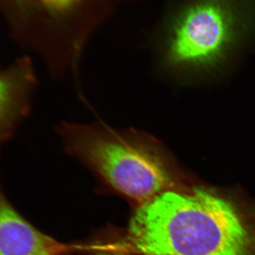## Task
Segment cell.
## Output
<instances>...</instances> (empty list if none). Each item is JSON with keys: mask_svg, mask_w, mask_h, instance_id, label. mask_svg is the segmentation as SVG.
Instances as JSON below:
<instances>
[{"mask_svg": "<svg viewBox=\"0 0 255 255\" xmlns=\"http://www.w3.org/2000/svg\"><path fill=\"white\" fill-rule=\"evenodd\" d=\"M254 21L255 0H178L164 22V63L179 68L214 62Z\"/></svg>", "mask_w": 255, "mask_h": 255, "instance_id": "3957f363", "label": "cell"}, {"mask_svg": "<svg viewBox=\"0 0 255 255\" xmlns=\"http://www.w3.org/2000/svg\"><path fill=\"white\" fill-rule=\"evenodd\" d=\"M100 255H128L127 254H124V253H108V254H102Z\"/></svg>", "mask_w": 255, "mask_h": 255, "instance_id": "52a82bcc", "label": "cell"}, {"mask_svg": "<svg viewBox=\"0 0 255 255\" xmlns=\"http://www.w3.org/2000/svg\"><path fill=\"white\" fill-rule=\"evenodd\" d=\"M57 133L69 155L139 204L171 190L172 171L157 140L137 129L63 122Z\"/></svg>", "mask_w": 255, "mask_h": 255, "instance_id": "7a4b0ae2", "label": "cell"}, {"mask_svg": "<svg viewBox=\"0 0 255 255\" xmlns=\"http://www.w3.org/2000/svg\"><path fill=\"white\" fill-rule=\"evenodd\" d=\"M127 239L143 255H255L254 238L237 210L202 189H171L140 204Z\"/></svg>", "mask_w": 255, "mask_h": 255, "instance_id": "6da1fadb", "label": "cell"}, {"mask_svg": "<svg viewBox=\"0 0 255 255\" xmlns=\"http://www.w3.org/2000/svg\"><path fill=\"white\" fill-rule=\"evenodd\" d=\"M68 251L25 219L0 187V255H63Z\"/></svg>", "mask_w": 255, "mask_h": 255, "instance_id": "5b68a950", "label": "cell"}, {"mask_svg": "<svg viewBox=\"0 0 255 255\" xmlns=\"http://www.w3.org/2000/svg\"><path fill=\"white\" fill-rule=\"evenodd\" d=\"M130 0H30L39 18L38 50L57 79L78 83L84 53L92 36L119 6Z\"/></svg>", "mask_w": 255, "mask_h": 255, "instance_id": "277c9868", "label": "cell"}, {"mask_svg": "<svg viewBox=\"0 0 255 255\" xmlns=\"http://www.w3.org/2000/svg\"><path fill=\"white\" fill-rule=\"evenodd\" d=\"M36 82L33 64L28 58L0 70V143L27 115Z\"/></svg>", "mask_w": 255, "mask_h": 255, "instance_id": "8992f818", "label": "cell"}]
</instances>
